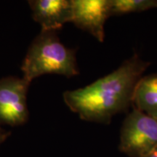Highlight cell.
<instances>
[{
	"mask_svg": "<svg viewBox=\"0 0 157 157\" xmlns=\"http://www.w3.org/2000/svg\"><path fill=\"white\" fill-rule=\"evenodd\" d=\"M150 65L137 54L133 55L89 85L66 91L63 101L82 120L109 124L113 116L127 112L132 106L135 87Z\"/></svg>",
	"mask_w": 157,
	"mask_h": 157,
	"instance_id": "6da1fadb",
	"label": "cell"
},
{
	"mask_svg": "<svg viewBox=\"0 0 157 157\" xmlns=\"http://www.w3.org/2000/svg\"><path fill=\"white\" fill-rule=\"evenodd\" d=\"M75 50L66 48L56 31H42L31 43L23 60V78L30 84L44 74H60L71 78L78 74Z\"/></svg>",
	"mask_w": 157,
	"mask_h": 157,
	"instance_id": "7a4b0ae2",
	"label": "cell"
},
{
	"mask_svg": "<svg viewBox=\"0 0 157 157\" xmlns=\"http://www.w3.org/2000/svg\"><path fill=\"white\" fill-rule=\"evenodd\" d=\"M157 147V119L132 106L121 129L119 148L130 157H143Z\"/></svg>",
	"mask_w": 157,
	"mask_h": 157,
	"instance_id": "3957f363",
	"label": "cell"
},
{
	"mask_svg": "<svg viewBox=\"0 0 157 157\" xmlns=\"http://www.w3.org/2000/svg\"><path fill=\"white\" fill-rule=\"evenodd\" d=\"M29 84L17 77L0 79V124L19 126L28 120L26 95Z\"/></svg>",
	"mask_w": 157,
	"mask_h": 157,
	"instance_id": "277c9868",
	"label": "cell"
},
{
	"mask_svg": "<svg viewBox=\"0 0 157 157\" xmlns=\"http://www.w3.org/2000/svg\"><path fill=\"white\" fill-rule=\"evenodd\" d=\"M110 0H72V21L98 42L105 39V23L111 17Z\"/></svg>",
	"mask_w": 157,
	"mask_h": 157,
	"instance_id": "5b68a950",
	"label": "cell"
},
{
	"mask_svg": "<svg viewBox=\"0 0 157 157\" xmlns=\"http://www.w3.org/2000/svg\"><path fill=\"white\" fill-rule=\"evenodd\" d=\"M29 5L42 31H56L72 21V0H31Z\"/></svg>",
	"mask_w": 157,
	"mask_h": 157,
	"instance_id": "8992f818",
	"label": "cell"
},
{
	"mask_svg": "<svg viewBox=\"0 0 157 157\" xmlns=\"http://www.w3.org/2000/svg\"><path fill=\"white\" fill-rule=\"evenodd\" d=\"M157 119V73L143 76L134 90L132 105Z\"/></svg>",
	"mask_w": 157,
	"mask_h": 157,
	"instance_id": "52a82bcc",
	"label": "cell"
},
{
	"mask_svg": "<svg viewBox=\"0 0 157 157\" xmlns=\"http://www.w3.org/2000/svg\"><path fill=\"white\" fill-rule=\"evenodd\" d=\"M111 16L157 8V0H110Z\"/></svg>",
	"mask_w": 157,
	"mask_h": 157,
	"instance_id": "ba28073f",
	"label": "cell"
},
{
	"mask_svg": "<svg viewBox=\"0 0 157 157\" xmlns=\"http://www.w3.org/2000/svg\"><path fill=\"white\" fill-rule=\"evenodd\" d=\"M143 157H157V147H156L154 150H152L150 153L146 154V156Z\"/></svg>",
	"mask_w": 157,
	"mask_h": 157,
	"instance_id": "9c48e42d",
	"label": "cell"
},
{
	"mask_svg": "<svg viewBox=\"0 0 157 157\" xmlns=\"http://www.w3.org/2000/svg\"><path fill=\"white\" fill-rule=\"evenodd\" d=\"M10 134V133L7 132L5 133H2V134H0V144H1L2 143H3L4 141L7 139V137L9 136Z\"/></svg>",
	"mask_w": 157,
	"mask_h": 157,
	"instance_id": "30bf717a",
	"label": "cell"
},
{
	"mask_svg": "<svg viewBox=\"0 0 157 157\" xmlns=\"http://www.w3.org/2000/svg\"><path fill=\"white\" fill-rule=\"evenodd\" d=\"M6 132V131L5 130V129H3L1 127H0V134H2V133H5Z\"/></svg>",
	"mask_w": 157,
	"mask_h": 157,
	"instance_id": "8fae6325",
	"label": "cell"
}]
</instances>
